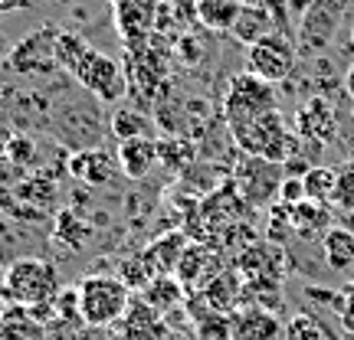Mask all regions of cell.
<instances>
[{
  "label": "cell",
  "mask_w": 354,
  "mask_h": 340,
  "mask_svg": "<svg viewBox=\"0 0 354 340\" xmlns=\"http://www.w3.org/2000/svg\"><path fill=\"white\" fill-rule=\"evenodd\" d=\"M282 340H328V334H325V324H322L315 314L299 311V314H292L289 321H286Z\"/></svg>",
  "instance_id": "603a6c76"
},
{
  "label": "cell",
  "mask_w": 354,
  "mask_h": 340,
  "mask_svg": "<svg viewBox=\"0 0 354 340\" xmlns=\"http://www.w3.org/2000/svg\"><path fill=\"white\" fill-rule=\"evenodd\" d=\"M118 170L128 180H145L151 174V167L158 164V141L154 138H138V141H122L115 151Z\"/></svg>",
  "instance_id": "7c38bea8"
},
{
  "label": "cell",
  "mask_w": 354,
  "mask_h": 340,
  "mask_svg": "<svg viewBox=\"0 0 354 340\" xmlns=\"http://www.w3.org/2000/svg\"><path fill=\"white\" fill-rule=\"evenodd\" d=\"M184 285L177 281L174 275H161V278H154V281H148V288H145V301L151 304L154 311H161V314H171L174 311V304L184 301Z\"/></svg>",
  "instance_id": "d6986e66"
},
{
  "label": "cell",
  "mask_w": 354,
  "mask_h": 340,
  "mask_svg": "<svg viewBox=\"0 0 354 340\" xmlns=\"http://www.w3.org/2000/svg\"><path fill=\"white\" fill-rule=\"evenodd\" d=\"M207 262H210V252H207V249H201V246H190V242H187V249H184L180 262H177L174 278L184 285V288H187V285H197V281H203L201 272L207 268Z\"/></svg>",
  "instance_id": "7402d4cb"
},
{
  "label": "cell",
  "mask_w": 354,
  "mask_h": 340,
  "mask_svg": "<svg viewBox=\"0 0 354 340\" xmlns=\"http://www.w3.org/2000/svg\"><path fill=\"white\" fill-rule=\"evenodd\" d=\"M63 291L59 268L37 255H20L3 268V294L17 308H37V304H53L56 294Z\"/></svg>",
  "instance_id": "6da1fadb"
},
{
  "label": "cell",
  "mask_w": 354,
  "mask_h": 340,
  "mask_svg": "<svg viewBox=\"0 0 354 340\" xmlns=\"http://www.w3.org/2000/svg\"><path fill=\"white\" fill-rule=\"evenodd\" d=\"M295 66V46L289 43V37L282 33H269L259 43L246 46V72L256 79H263L269 86L286 82Z\"/></svg>",
  "instance_id": "8992f818"
},
{
  "label": "cell",
  "mask_w": 354,
  "mask_h": 340,
  "mask_svg": "<svg viewBox=\"0 0 354 340\" xmlns=\"http://www.w3.org/2000/svg\"><path fill=\"white\" fill-rule=\"evenodd\" d=\"M220 112H223L227 128L253 121V118H263V114H269V112H279L276 86H269V82L250 76V72H240V76L230 79Z\"/></svg>",
  "instance_id": "277c9868"
},
{
  "label": "cell",
  "mask_w": 354,
  "mask_h": 340,
  "mask_svg": "<svg viewBox=\"0 0 354 340\" xmlns=\"http://www.w3.org/2000/svg\"><path fill=\"white\" fill-rule=\"evenodd\" d=\"M246 0H194V17L210 33H230Z\"/></svg>",
  "instance_id": "5bb4252c"
},
{
  "label": "cell",
  "mask_w": 354,
  "mask_h": 340,
  "mask_svg": "<svg viewBox=\"0 0 354 340\" xmlns=\"http://www.w3.org/2000/svg\"><path fill=\"white\" fill-rule=\"evenodd\" d=\"M344 92H348V99L354 101V63L348 66V72H344Z\"/></svg>",
  "instance_id": "4dcf8cb0"
},
{
  "label": "cell",
  "mask_w": 354,
  "mask_h": 340,
  "mask_svg": "<svg viewBox=\"0 0 354 340\" xmlns=\"http://www.w3.org/2000/svg\"><path fill=\"white\" fill-rule=\"evenodd\" d=\"M351 43H354V23H351Z\"/></svg>",
  "instance_id": "836d02e7"
},
{
  "label": "cell",
  "mask_w": 354,
  "mask_h": 340,
  "mask_svg": "<svg viewBox=\"0 0 354 340\" xmlns=\"http://www.w3.org/2000/svg\"><path fill=\"white\" fill-rule=\"evenodd\" d=\"M335 180H338V170H331V167H308V170L302 174L305 200L322 203V206H331V197H335Z\"/></svg>",
  "instance_id": "44dd1931"
},
{
  "label": "cell",
  "mask_w": 354,
  "mask_h": 340,
  "mask_svg": "<svg viewBox=\"0 0 354 340\" xmlns=\"http://www.w3.org/2000/svg\"><path fill=\"white\" fill-rule=\"evenodd\" d=\"M30 154H33V144L26 138H10V148H7V157H10L13 164L20 161V164H26L30 161Z\"/></svg>",
  "instance_id": "f1b7e54d"
},
{
  "label": "cell",
  "mask_w": 354,
  "mask_h": 340,
  "mask_svg": "<svg viewBox=\"0 0 354 340\" xmlns=\"http://www.w3.org/2000/svg\"><path fill=\"white\" fill-rule=\"evenodd\" d=\"M13 210H17V193H13L7 183H0V216L13 213Z\"/></svg>",
  "instance_id": "f546056e"
},
{
  "label": "cell",
  "mask_w": 354,
  "mask_h": 340,
  "mask_svg": "<svg viewBox=\"0 0 354 340\" xmlns=\"http://www.w3.org/2000/svg\"><path fill=\"white\" fill-rule=\"evenodd\" d=\"M56 314L59 321H73V324H82V311H79V285H69L56 294Z\"/></svg>",
  "instance_id": "484cf974"
},
{
  "label": "cell",
  "mask_w": 354,
  "mask_h": 340,
  "mask_svg": "<svg viewBox=\"0 0 354 340\" xmlns=\"http://www.w3.org/2000/svg\"><path fill=\"white\" fill-rule=\"evenodd\" d=\"M295 128H299V138L315 141V144H328V141H335V131H338L335 108L325 99L305 101L299 114H295Z\"/></svg>",
  "instance_id": "30bf717a"
},
{
  "label": "cell",
  "mask_w": 354,
  "mask_h": 340,
  "mask_svg": "<svg viewBox=\"0 0 354 340\" xmlns=\"http://www.w3.org/2000/svg\"><path fill=\"white\" fill-rule=\"evenodd\" d=\"M286 324H279L276 311H266L256 304H240L230 314V337L233 340H279Z\"/></svg>",
  "instance_id": "ba28073f"
},
{
  "label": "cell",
  "mask_w": 354,
  "mask_h": 340,
  "mask_svg": "<svg viewBox=\"0 0 354 340\" xmlns=\"http://www.w3.org/2000/svg\"><path fill=\"white\" fill-rule=\"evenodd\" d=\"M184 249H187V242H184L180 232H167V236H161L158 242H151L148 252H145V268H148L151 281L161 275H174Z\"/></svg>",
  "instance_id": "4fadbf2b"
},
{
  "label": "cell",
  "mask_w": 354,
  "mask_h": 340,
  "mask_svg": "<svg viewBox=\"0 0 354 340\" xmlns=\"http://www.w3.org/2000/svg\"><path fill=\"white\" fill-rule=\"evenodd\" d=\"M233 134V144L240 148L246 157H263L269 164H286L299 141L292 131H286V121L279 112H269L263 118H253V121H243V125L230 128Z\"/></svg>",
  "instance_id": "3957f363"
},
{
  "label": "cell",
  "mask_w": 354,
  "mask_h": 340,
  "mask_svg": "<svg viewBox=\"0 0 354 340\" xmlns=\"http://www.w3.org/2000/svg\"><path fill=\"white\" fill-rule=\"evenodd\" d=\"M73 79L86 88L88 95H95L102 105H115L125 95V72H122V66L102 50H88L82 56V63L73 69Z\"/></svg>",
  "instance_id": "5b68a950"
},
{
  "label": "cell",
  "mask_w": 354,
  "mask_h": 340,
  "mask_svg": "<svg viewBox=\"0 0 354 340\" xmlns=\"http://www.w3.org/2000/svg\"><path fill=\"white\" fill-rule=\"evenodd\" d=\"M112 134L115 141H138V138H154V125L148 114L135 112V108H118L112 114Z\"/></svg>",
  "instance_id": "ffe728a7"
},
{
  "label": "cell",
  "mask_w": 354,
  "mask_h": 340,
  "mask_svg": "<svg viewBox=\"0 0 354 340\" xmlns=\"http://www.w3.org/2000/svg\"><path fill=\"white\" fill-rule=\"evenodd\" d=\"M118 324H122L125 340H171V334H174L167 317L161 311H154L145 298H131V308Z\"/></svg>",
  "instance_id": "9c48e42d"
},
{
  "label": "cell",
  "mask_w": 354,
  "mask_h": 340,
  "mask_svg": "<svg viewBox=\"0 0 354 340\" xmlns=\"http://www.w3.org/2000/svg\"><path fill=\"white\" fill-rule=\"evenodd\" d=\"M322 252H325V259H328L335 272L354 265V232L344 226H331L325 232V239H322Z\"/></svg>",
  "instance_id": "ac0fdd59"
},
{
  "label": "cell",
  "mask_w": 354,
  "mask_h": 340,
  "mask_svg": "<svg viewBox=\"0 0 354 340\" xmlns=\"http://www.w3.org/2000/svg\"><path fill=\"white\" fill-rule=\"evenodd\" d=\"M243 288H246V281H243L236 268L233 272H220V275H214L203 285V304L210 311H216V314H233L243 304Z\"/></svg>",
  "instance_id": "8fae6325"
},
{
  "label": "cell",
  "mask_w": 354,
  "mask_h": 340,
  "mask_svg": "<svg viewBox=\"0 0 354 340\" xmlns=\"http://www.w3.org/2000/svg\"><path fill=\"white\" fill-rule=\"evenodd\" d=\"M331 206L342 210V213L354 216V161L338 167V180H335V197H331Z\"/></svg>",
  "instance_id": "d4e9b609"
},
{
  "label": "cell",
  "mask_w": 354,
  "mask_h": 340,
  "mask_svg": "<svg viewBox=\"0 0 354 340\" xmlns=\"http://www.w3.org/2000/svg\"><path fill=\"white\" fill-rule=\"evenodd\" d=\"M292 229L302 239H325V232L331 229V210L312 200L295 203L292 206Z\"/></svg>",
  "instance_id": "2e32d148"
},
{
  "label": "cell",
  "mask_w": 354,
  "mask_h": 340,
  "mask_svg": "<svg viewBox=\"0 0 354 340\" xmlns=\"http://www.w3.org/2000/svg\"><path fill=\"white\" fill-rule=\"evenodd\" d=\"M115 167H118V161L109 157L105 151H82V154H76V157H69V170H73V177L82 180V183H88V187L109 183L112 174H115Z\"/></svg>",
  "instance_id": "9a60e30c"
},
{
  "label": "cell",
  "mask_w": 354,
  "mask_h": 340,
  "mask_svg": "<svg viewBox=\"0 0 354 340\" xmlns=\"http://www.w3.org/2000/svg\"><path fill=\"white\" fill-rule=\"evenodd\" d=\"M88 50H92V46H88L79 33H59V37H56V66L66 69V72H73Z\"/></svg>",
  "instance_id": "cb8c5ba5"
},
{
  "label": "cell",
  "mask_w": 354,
  "mask_h": 340,
  "mask_svg": "<svg viewBox=\"0 0 354 340\" xmlns=\"http://www.w3.org/2000/svg\"><path fill=\"white\" fill-rule=\"evenodd\" d=\"M171 340H201V337H197V334H194V337H177V334H171Z\"/></svg>",
  "instance_id": "1f68e13d"
},
{
  "label": "cell",
  "mask_w": 354,
  "mask_h": 340,
  "mask_svg": "<svg viewBox=\"0 0 354 340\" xmlns=\"http://www.w3.org/2000/svg\"><path fill=\"white\" fill-rule=\"evenodd\" d=\"M325 334H328V340H342V337H338V334H331L328 328H325Z\"/></svg>",
  "instance_id": "d6a6232c"
},
{
  "label": "cell",
  "mask_w": 354,
  "mask_h": 340,
  "mask_svg": "<svg viewBox=\"0 0 354 340\" xmlns=\"http://www.w3.org/2000/svg\"><path fill=\"white\" fill-rule=\"evenodd\" d=\"M230 33L240 39L243 46H253V43H259L263 37L272 33V17H269V10H266L263 3H246Z\"/></svg>",
  "instance_id": "e0dca14e"
},
{
  "label": "cell",
  "mask_w": 354,
  "mask_h": 340,
  "mask_svg": "<svg viewBox=\"0 0 354 340\" xmlns=\"http://www.w3.org/2000/svg\"><path fill=\"white\" fill-rule=\"evenodd\" d=\"M131 308V288L118 275H86L79 281V311L86 328H112Z\"/></svg>",
  "instance_id": "7a4b0ae2"
},
{
  "label": "cell",
  "mask_w": 354,
  "mask_h": 340,
  "mask_svg": "<svg viewBox=\"0 0 354 340\" xmlns=\"http://www.w3.org/2000/svg\"><path fill=\"white\" fill-rule=\"evenodd\" d=\"M305 200V183L302 177H286L282 183H279V203H289V206H295V203Z\"/></svg>",
  "instance_id": "83f0119b"
},
{
  "label": "cell",
  "mask_w": 354,
  "mask_h": 340,
  "mask_svg": "<svg viewBox=\"0 0 354 340\" xmlns=\"http://www.w3.org/2000/svg\"><path fill=\"white\" fill-rule=\"evenodd\" d=\"M351 121H354V105H351Z\"/></svg>",
  "instance_id": "e575fe53"
},
{
  "label": "cell",
  "mask_w": 354,
  "mask_h": 340,
  "mask_svg": "<svg viewBox=\"0 0 354 340\" xmlns=\"http://www.w3.org/2000/svg\"><path fill=\"white\" fill-rule=\"evenodd\" d=\"M335 311H338L342 328L348 330V334H354V281L338 294V298H335Z\"/></svg>",
  "instance_id": "4316f807"
},
{
  "label": "cell",
  "mask_w": 354,
  "mask_h": 340,
  "mask_svg": "<svg viewBox=\"0 0 354 340\" xmlns=\"http://www.w3.org/2000/svg\"><path fill=\"white\" fill-rule=\"evenodd\" d=\"M56 37L53 30H37L26 39H20L10 52V66L24 76H33V72H46L56 66Z\"/></svg>",
  "instance_id": "52a82bcc"
}]
</instances>
